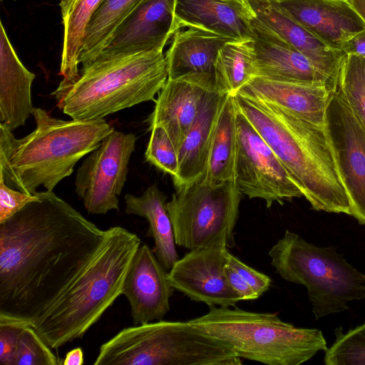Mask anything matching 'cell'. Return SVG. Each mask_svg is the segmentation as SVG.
Segmentation results:
<instances>
[{
    "mask_svg": "<svg viewBox=\"0 0 365 365\" xmlns=\"http://www.w3.org/2000/svg\"><path fill=\"white\" fill-rule=\"evenodd\" d=\"M236 120L235 182L240 192L250 199H262L268 208L274 202L283 205L284 200L303 196L272 148L237 109Z\"/></svg>",
    "mask_w": 365,
    "mask_h": 365,
    "instance_id": "cell-10",
    "label": "cell"
},
{
    "mask_svg": "<svg viewBox=\"0 0 365 365\" xmlns=\"http://www.w3.org/2000/svg\"><path fill=\"white\" fill-rule=\"evenodd\" d=\"M216 92L214 76L168 78L148 119L149 130L155 126L165 129L178 153L206 102Z\"/></svg>",
    "mask_w": 365,
    "mask_h": 365,
    "instance_id": "cell-14",
    "label": "cell"
},
{
    "mask_svg": "<svg viewBox=\"0 0 365 365\" xmlns=\"http://www.w3.org/2000/svg\"><path fill=\"white\" fill-rule=\"evenodd\" d=\"M168 78L163 48L133 55L96 58L82 64L78 76L61 81L51 93L71 119L95 120L153 101Z\"/></svg>",
    "mask_w": 365,
    "mask_h": 365,
    "instance_id": "cell-5",
    "label": "cell"
},
{
    "mask_svg": "<svg viewBox=\"0 0 365 365\" xmlns=\"http://www.w3.org/2000/svg\"><path fill=\"white\" fill-rule=\"evenodd\" d=\"M95 257L31 326L51 349L81 338L115 299L140 239L119 226L108 229Z\"/></svg>",
    "mask_w": 365,
    "mask_h": 365,
    "instance_id": "cell-4",
    "label": "cell"
},
{
    "mask_svg": "<svg viewBox=\"0 0 365 365\" xmlns=\"http://www.w3.org/2000/svg\"><path fill=\"white\" fill-rule=\"evenodd\" d=\"M241 195L235 181L210 184L204 175L176 188L166 204L176 245L189 250L214 245L233 247Z\"/></svg>",
    "mask_w": 365,
    "mask_h": 365,
    "instance_id": "cell-9",
    "label": "cell"
},
{
    "mask_svg": "<svg viewBox=\"0 0 365 365\" xmlns=\"http://www.w3.org/2000/svg\"><path fill=\"white\" fill-rule=\"evenodd\" d=\"M27 324L11 318L0 317L1 365H14L19 336L24 327Z\"/></svg>",
    "mask_w": 365,
    "mask_h": 365,
    "instance_id": "cell-34",
    "label": "cell"
},
{
    "mask_svg": "<svg viewBox=\"0 0 365 365\" xmlns=\"http://www.w3.org/2000/svg\"><path fill=\"white\" fill-rule=\"evenodd\" d=\"M145 153L146 161L160 170L175 178L178 170V153L167 132L162 127L155 126Z\"/></svg>",
    "mask_w": 365,
    "mask_h": 365,
    "instance_id": "cell-33",
    "label": "cell"
},
{
    "mask_svg": "<svg viewBox=\"0 0 365 365\" xmlns=\"http://www.w3.org/2000/svg\"><path fill=\"white\" fill-rule=\"evenodd\" d=\"M237 109L233 96L226 95L212 135L204 180L210 184L235 181L237 145Z\"/></svg>",
    "mask_w": 365,
    "mask_h": 365,
    "instance_id": "cell-26",
    "label": "cell"
},
{
    "mask_svg": "<svg viewBox=\"0 0 365 365\" xmlns=\"http://www.w3.org/2000/svg\"><path fill=\"white\" fill-rule=\"evenodd\" d=\"M35 74L21 62L2 22L0 29V123L10 130L25 125L32 115L31 85Z\"/></svg>",
    "mask_w": 365,
    "mask_h": 365,
    "instance_id": "cell-22",
    "label": "cell"
},
{
    "mask_svg": "<svg viewBox=\"0 0 365 365\" xmlns=\"http://www.w3.org/2000/svg\"><path fill=\"white\" fill-rule=\"evenodd\" d=\"M36 192L27 194L11 188L0 176V224L19 212L29 202L37 200L38 196Z\"/></svg>",
    "mask_w": 365,
    "mask_h": 365,
    "instance_id": "cell-35",
    "label": "cell"
},
{
    "mask_svg": "<svg viewBox=\"0 0 365 365\" xmlns=\"http://www.w3.org/2000/svg\"><path fill=\"white\" fill-rule=\"evenodd\" d=\"M349 1L365 21V0H349Z\"/></svg>",
    "mask_w": 365,
    "mask_h": 365,
    "instance_id": "cell-40",
    "label": "cell"
},
{
    "mask_svg": "<svg viewBox=\"0 0 365 365\" xmlns=\"http://www.w3.org/2000/svg\"><path fill=\"white\" fill-rule=\"evenodd\" d=\"M14 1H16V0H14Z\"/></svg>",
    "mask_w": 365,
    "mask_h": 365,
    "instance_id": "cell-41",
    "label": "cell"
},
{
    "mask_svg": "<svg viewBox=\"0 0 365 365\" xmlns=\"http://www.w3.org/2000/svg\"><path fill=\"white\" fill-rule=\"evenodd\" d=\"M62 361L41 339L31 324H26L18 339L14 365H59Z\"/></svg>",
    "mask_w": 365,
    "mask_h": 365,
    "instance_id": "cell-32",
    "label": "cell"
},
{
    "mask_svg": "<svg viewBox=\"0 0 365 365\" xmlns=\"http://www.w3.org/2000/svg\"><path fill=\"white\" fill-rule=\"evenodd\" d=\"M267 1L338 50L344 42L365 29V21L349 0Z\"/></svg>",
    "mask_w": 365,
    "mask_h": 365,
    "instance_id": "cell-18",
    "label": "cell"
},
{
    "mask_svg": "<svg viewBox=\"0 0 365 365\" xmlns=\"http://www.w3.org/2000/svg\"><path fill=\"white\" fill-rule=\"evenodd\" d=\"M241 358L187 322L158 320L122 329L102 344L95 365H240Z\"/></svg>",
    "mask_w": 365,
    "mask_h": 365,
    "instance_id": "cell-7",
    "label": "cell"
},
{
    "mask_svg": "<svg viewBox=\"0 0 365 365\" xmlns=\"http://www.w3.org/2000/svg\"><path fill=\"white\" fill-rule=\"evenodd\" d=\"M340 50L345 54H352L365 57V29L352 36L344 42Z\"/></svg>",
    "mask_w": 365,
    "mask_h": 365,
    "instance_id": "cell-38",
    "label": "cell"
},
{
    "mask_svg": "<svg viewBox=\"0 0 365 365\" xmlns=\"http://www.w3.org/2000/svg\"><path fill=\"white\" fill-rule=\"evenodd\" d=\"M103 0H61L63 39L60 67L63 83L78 75V58L89 22Z\"/></svg>",
    "mask_w": 365,
    "mask_h": 365,
    "instance_id": "cell-27",
    "label": "cell"
},
{
    "mask_svg": "<svg viewBox=\"0 0 365 365\" xmlns=\"http://www.w3.org/2000/svg\"><path fill=\"white\" fill-rule=\"evenodd\" d=\"M177 29L195 27L235 40L253 37L255 13L247 0H175Z\"/></svg>",
    "mask_w": 365,
    "mask_h": 365,
    "instance_id": "cell-19",
    "label": "cell"
},
{
    "mask_svg": "<svg viewBox=\"0 0 365 365\" xmlns=\"http://www.w3.org/2000/svg\"><path fill=\"white\" fill-rule=\"evenodd\" d=\"M255 18L289 43L336 85L345 53L324 43L286 12L267 0H247Z\"/></svg>",
    "mask_w": 365,
    "mask_h": 365,
    "instance_id": "cell-20",
    "label": "cell"
},
{
    "mask_svg": "<svg viewBox=\"0 0 365 365\" xmlns=\"http://www.w3.org/2000/svg\"><path fill=\"white\" fill-rule=\"evenodd\" d=\"M175 9V0H142L115 29L96 58L163 49L178 31Z\"/></svg>",
    "mask_w": 365,
    "mask_h": 365,
    "instance_id": "cell-15",
    "label": "cell"
},
{
    "mask_svg": "<svg viewBox=\"0 0 365 365\" xmlns=\"http://www.w3.org/2000/svg\"><path fill=\"white\" fill-rule=\"evenodd\" d=\"M224 272L228 284L241 300H251L259 298L252 287L227 262Z\"/></svg>",
    "mask_w": 365,
    "mask_h": 365,
    "instance_id": "cell-37",
    "label": "cell"
},
{
    "mask_svg": "<svg viewBox=\"0 0 365 365\" xmlns=\"http://www.w3.org/2000/svg\"><path fill=\"white\" fill-rule=\"evenodd\" d=\"M255 52L252 38L232 40L218 51L214 76L220 94L235 96L255 77Z\"/></svg>",
    "mask_w": 365,
    "mask_h": 365,
    "instance_id": "cell-28",
    "label": "cell"
},
{
    "mask_svg": "<svg viewBox=\"0 0 365 365\" xmlns=\"http://www.w3.org/2000/svg\"><path fill=\"white\" fill-rule=\"evenodd\" d=\"M136 141L134 133L114 130L78 168L75 190L88 214L119 210L118 196L127 180L128 163Z\"/></svg>",
    "mask_w": 365,
    "mask_h": 365,
    "instance_id": "cell-11",
    "label": "cell"
},
{
    "mask_svg": "<svg viewBox=\"0 0 365 365\" xmlns=\"http://www.w3.org/2000/svg\"><path fill=\"white\" fill-rule=\"evenodd\" d=\"M212 95L178 150V170L173 178L175 188L192 182L205 173L217 114L225 96Z\"/></svg>",
    "mask_w": 365,
    "mask_h": 365,
    "instance_id": "cell-25",
    "label": "cell"
},
{
    "mask_svg": "<svg viewBox=\"0 0 365 365\" xmlns=\"http://www.w3.org/2000/svg\"><path fill=\"white\" fill-rule=\"evenodd\" d=\"M166 198L155 185L149 186L140 196L127 194L124 197L125 212L148 220L149 228L146 235L153 238V252L161 265L169 272L179 257Z\"/></svg>",
    "mask_w": 365,
    "mask_h": 365,
    "instance_id": "cell-24",
    "label": "cell"
},
{
    "mask_svg": "<svg viewBox=\"0 0 365 365\" xmlns=\"http://www.w3.org/2000/svg\"><path fill=\"white\" fill-rule=\"evenodd\" d=\"M0 224V317L31 324L85 269L102 230L53 191Z\"/></svg>",
    "mask_w": 365,
    "mask_h": 365,
    "instance_id": "cell-1",
    "label": "cell"
},
{
    "mask_svg": "<svg viewBox=\"0 0 365 365\" xmlns=\"http://www.w3.org/2000/svg\"><path fill=\"white\" fill-rule=\"evenodd\" d=\"M227 263L252 287L258 297L270 287L272 279L269 277L245 264L230 252L227 254Z\"/></svg>",
    "mask_w": 365,
    "mask_h": 365,
    "instance_id": "cell-36",
    "label": "cell"
},
{
    "mask_svg": "<svg viewBox=\"0 0 365 365\" xmlns=\"http://www.w3.org/2000/svg\"><path fill=\"white\" fill-rule=\"evenodd\" d=\"M342 328L334 330L333 344L325 351L327 365H365V323L344 333Z\"/></svg>",
    "mask_w": 365,
    "mask_h": 365,
    "instance_id": "cell-31",
    "label": "cell"
},
{
    "mask_svg": "<svg viewBox=\"0 0 365 365\" xmlns=\"http://www.w3.org/2000/svg\"><path fill=\"white\" fill-rule=\"evenodd\" d=\"M269 256L282 279L307 288L317 319L347 310L349 302L365 299V274L333 246H315L286 230Z\"/></svg>",
    "mask_w": 365,
    "mask_h": 365,
    "instance_id": "cell-8",
    "label": "cell"
},
{
    "mask_svg": "<svg viewBox=\"0 0 365 365\" xmlns=\"http://www.w3.org/2000/svg\"><path fill=\"white\" fill-rule=\"evenodd\" d=\"M142 0H103L92 16L85 34L79 64L94 60L125 17Z\"/></svg>",
    "mask_w": 365,
    "mask_h": 365,
    "instance_id": "cell-29",
    "label": "cell"
},
{
    "mask_svg": "<svg viewBox=\"0 0 365 365\" xmlns=\"http://www.w3.org/2000/svg\"><path fill=\"white\" fill-rule=\"evenodd\" d=\"M189 322L239 357L269 365H299L328 349L322 331L296 327L272 313L214 305Z\"/></svg>",
    "mask_w": 365,
    "mask_h": 365,
    "instance_id": "cell-6",
    "label": "cell"
},
{
    "mask_svg": "<svg viewBox=\"0 0 365 365\" xmlns=\"http://www.w3.org/2000/svg\"><path fill=\"white\" fill-rule=\"evenodd\" d=\"M165 54L168 79L189 75L214 76L215 62L220 48L229 37L195 27L175 32Z\"/></svg>",
    "mask_w": 365,
    "mask_h": 365,
    "instance_id": "cell-23",
    "label": "cell"
},
{
    "mask_svg": "<svg viewBox=\"0 0 365 365\" xmlns=\"http://www.w3.org/2000/svg\"><path fill=\"white\" fill-rule=\"evenodd\" d=\"M336 89L365 128V57L344 55L340 63Z\"/></svg>",
    "mask_w": 365,
    "mask_h": 365,
    "instance_id": "cell-30",
    "label": "cell"
},
{
    "mask_svg": "<svg viewBox=\"0 0 365 365\" xmlns=\"http://www.w3.org/2000/svg\"><path fill=\"white\" fill-rule=\"evenodd\" d=\"M251 24L255 52V77L324 86L334 92L336 85L302 53L261 24L255 16Z\"/></svg>",
    "mask_w": 365,
    "mask_h": 365,
    "instance_id": "cell-16",
    "label": "cell"
},
{
    "mask_svg": "<svg viewBox=\"0 0 365 365\" xmlns=\"http://www.w3.org/2000/svg\"><path fill=\"white\" fill-rule=\"evenodd\" d=\"M227 248L214 245L190 250L168 272L172 287L208 307H235L241 299L228 284L224 272Z\"/></svg>",
    "mask_w": 365,
    "mask_h": 365,
    "instance_id": "cell-13",
    "label": "cell"
},
{
    "mask_svg": "<svg viewBox=\"0 0 365 365\" xmlns=\"http://www.w3.org/2000/svg\"><path fill=\"white\" fill-rule=\"evenodd\" d=\"M153 250L140 245L127 272L123 287L134 325L161 320L170 310L174 288Z\"/></svg>",
    "mask_w": 365,
    "mask_h": 365,
    "instance_id": "cell-17",
    "label": "cell"
},
{
    "mask_svg": "<svg viewBox=\"0 0 365 365\" xmlns=\"http://www.w3.org/2000/svg\"><path fill=\"white\" fill-rule=\"evenodd\" d=\"M32 115L36 127L22 138L0 123V176L9 187L27 194L40 186L53 191L115 130L104 118L64 120L40 108Z\"/></svg>",
    "mask_w": 365,
    "mask_h": 365,
    "instance_id": "cell-3",
    "label": "cell"
},
{
    "mask_svg": "<svg viewBox=\"0 0 365 365\" xmlns=\"http://www.w3.org/2000/svg\"><path fill=\"white\" fill-rule=\"evenodd\" d=\"M84 362L83 353L81 348L78 347L68 351L62 364L63 365H82Z\"/></svg>",
    "mask_w": 365,
    "mask_h": 365,
    "instance_id": "cell-39",
    "label": "cell"
},
{
    "mask_svg": "<svg viewBox=\"0 0 365 365\" xmlns=\"http://www.w3.org/2000/svg\"><path fill=\"white\" fill-rule=\"evenodd\" d=\"M324 129L350 200L351 216L365 225V128L337 89L327 104Z\"/></svg>",
    "mask_w": 365,
    "mask_h": 365,
    "instance_id": "cell-12",
    "label": "cell"
},
{
    "mask_svg": "<svg viewBox=\"0 0 365 365\" xmlns=\"http://www.w3.org/2000/svg\"><path fill=\"white\" fill-rule=\"evenodd\" d=\"M331 93L324 86L253 77L236 94L264 101L297 118L324 127Z\"/></svg>",
    "mask_w": 365,
    "mask_h": 365,
    "instance_id": "cell-21",
    "label": "cell"
},
{
    "mask_svg": "<svg viewBox=\"0 0 365 365\" xmlns=\"http://www.w3.org/2000/svg\"><path fill=\"white\" fill-rule=\"evenodd\" d=\"M233 97L237 109L272 148L312 207L351 216L324 127L262 101Z\"/></svg>",
    "mask_w": 365,
    "mask_h": 365,
    "instance_id": "cell-2",
    "label": "cell"
}]
</instances>
